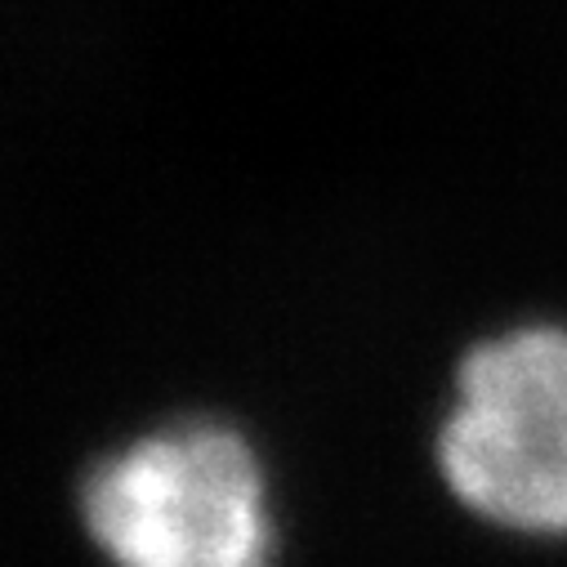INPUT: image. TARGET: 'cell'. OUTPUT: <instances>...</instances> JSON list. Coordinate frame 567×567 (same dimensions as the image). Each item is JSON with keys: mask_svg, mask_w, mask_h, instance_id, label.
<instances>
[{"mask_svg": "<svg viewBox=\"0 0 567 567\" xmlns=\"http://www.w3.org/2000/svg\"><path fill=\"white\" fill-rule=\"evenodd\" d=\"M439 465L478 518L567 536V331L518 327L461 362Z\"/></svg>", "mask_w": 567, "mask_h": 567, "instance_id": "2", "label": "cell"}, {"mask_svg": "<svg viewBox=\"0 0 567 567\" xmlns=\"http://www.w3.org/2000/svg\"><path fill=\"white\" fill-rule=\"evenodd\" d=\"M81 514L112 567H268L272 523L255 452L224 424H175L103 461Z\"/></svg>", "mask_w": 567, "mask_h": 567, "instance_id": "1", "label": "cell"}]
</instances>
